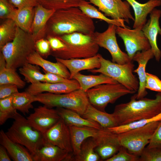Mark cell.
I'll return each mask as SVG.
<instances>
[{"label": "cell", "instance_id": "ba28073f", "mask_svg": "<svg viewBox=\"0 0 161 161\" xmlns=\"http://www.w3.org/2000/svg\"><path fill=\"white\" fill-rule=\"evenodd\" d=\"M86 92L90 104L103 112H105V109L108 104L114 103L123 96L136 92L118 83L99 85Z\"/></svg>", "mask_w": 161, "mask_h": 161}, {"label": "cell", "instance_id": "8992f818", "mask_svg": "<svg viewBox=\"0 0 161 161\" xmlns=\"http://www.w3.org/2000/svg\"><path fill=\"white\" fill-rule=\"evenodd\" d=\"M35 100L48 108H63L82 116L90 103L86 92L80 89L64 94L45 92L35 95Z\"/></svg>", "mask_w": 161, "mask_h": 161}, {"label": "cell", "instance_id": "5bb4252c", "mask_svg": "<svg viewBox=\"0 0 161 161\" xmlns=\"http://www.w3.org/2000/svg\"><path fill=\"white\" fill-rule=\"evenodd\" d=\"M93 138L97 144L95 150L100 158L105 161L117 153L121 146L117 134L111 132L107 129H100L97 136Z\"/></svg>", "mask_w": 161, "mask_h": 161}, {"label": "cell", "instance_id": "ac0fdd59", "mask_svg": "<svg viewBox=\"0 0 161 161\" xmlns=\"http://www.w3.org/2000/svg\"><path fill=\"white\" fill-rule=\"evenodd\" d=\"M154 57L153 52L150 49L146 50L137 52L133 58L132 61L137 62L138 64L137 68L133 71V72L137 74L139 82V88L136 94L137 99L144 98L148 94L145 87L146 67L149 61Z\"/></svg>", "mask_w": 161, "mask_h": 161}, {"label": "cell", "instance_id": "ab89813d", "mask_svg": "<svg viewBox=\"0 0 161 161\" xmlns=\"http://www.w3.org/2000/svg\"><path fill=\"white\" fill-rule=\"evenodd\" d=\"M139 157L129 153L121 146L118 152L106 161H139Z\"/></svg>", "mask_w": 161, "mask_h": 161}, {"label": "cell", "instance_id": "2e32d148", "mask_svg": "<svg viewBox=\"0 0 161 161\" xmlns=\"http://www.w3.org/2000/svg\"><path fill=\"white\" fill-rule=\"evenodd\" d=\"M161 16V10L154 9L150 13V19L142 29L149 41L155 59L158 62L161 58V51L157 43L158 34L161 35V28L159 22Z\"/></svg>", "mask_w": 161, "mask_h": 161}, {"label": "cell", "instance_id": "5b68a950", "mask_svg": "<svg viewBox=\"0 0 161 161\" xmlns=\"http://www.w3.org/2000/svg\"><path fill=\"white\" fill-rule=\"evenodd\" d=\"M13 119L14 120L6 134L13 142L25 147L33 156L46 142L44 135L17 112Z\"/></svg>", "mask_w": 161, "mask_h": 161}, {"label": "cell", "instance_id": "d590c367", "mask_svg": "<svg viewBox=\"0 0 161 161\" xmlns=\"http://www.w3.org/2000/svg\"><path fill=\"white\" fill-rule=\"evenodd\" d=\"M161 121V113L151 118L142 119L127 124L118 126L107 129L111 132L118 134L130 130L142 127L152 122Z\"/></svg>", "mask_w": 161, "mask_h": 161}, {"label": "cell", "instance_id": "74e56055", "mask_svg": "<svg viewBox=\"0 0 161 161\" xmlns=\"http://www.w3.org/2000/svg\"><path fill=\"white\" fill-rule=\"evenodd\" d=\"M13 95L0 99V125L4 123L9 118H13L17 112L13 107Z\"/></svg>", "mask_w": 161, "mask_h": 161}, {"label": "cell", "instance_id": "9a60e30c", "mask_svg": "<svg viewBox=\"0 0 161 161\" xmlns=\"http://www.w3.org/2000/svg\"><path fill=\"white\" fill-rule=\"evenodd\" d=\"M46 141L61 148L72 153L69 126L61 119L44 135Z\"/></svg>", "mask_w": 161, "mask_h": 161}, {"label": "cell", "instance_id": "60d3db41", "mask_svg": "<svg viewBox=\"0 0 161 161\" xmlns=\"http://www.w3.org/2000/svg\"><path fill=\"white\" fill-rule=\"evenodd\" d=\"M17 8L10 4L7 0H0V18L13 20Z\"/></svg>", "mask_w": 161, "mask_h": 161}, {"label": "cell", "instance_id": "f35d334b", "mask_svg": "<svg viewBox=\"0 0 161 161\" xmlns=\"http://www.w3.org/2000/svg\"><path fill=\"white\" fill-rule=\"evenodd\" d=\"M139 161H161V148H145L139 156Z\"/></svg>", "mask_w": 161, "mask_h": 161}, {"label": "cell", "instance_id": "7a4b0ae2", "mask_svg": "<svg viewBox=\"0 0 161 161\" xmlns=\"http://www.w3.org/2000/svg\"><path fill=\"white\" fill-rule=\"evenodd\" d=\"M161 113V92H159L154 99H137L134 95L129 102L116 105L112 114L120 126L151 118Z\"/></svg>", "mask_w": 161, "mask_h": 161}, {"label": "cell", "instance_id": "cb8c5ba5", "mask_svg": "<svg viewBox=\"0 0 161 161\" xmlns=\"http://www.w3.org/2000/svg\"><path fill=\"white\" fill-rule=\"evenodd\" d=\"M28 62L41 67L45 71L60 75L70 79V72L66 66L61 62L54 63L44 59L36 51L27 58Z\"/></svg>", "mask_w": 161, "mask_h": 161}, {"label": "cell", "instance_id": "f907efd6", "mask_svg": "<svg viewBox=\"0 0 161 161\" xmlns=\"http://www.w3.org/2000/svg\"><path fill=\"white\" fill-rule=\"evenodd\" d=\"M85 0V1H89V0Z\"/></svg>", "mask_w": 161, "mask_h": 161}, {"label": "cell", "instance_id": "bcb514c9", "mask_svg": "<svg viewBox=\"0 0 161 161\" xmlns=\"http://www.w3.org/2000/svg\"><path fill=\"white\" fill-rule=\"evenodd\" d=\"M14 7L21 9L27 7H35L38 4V0H7Z\"/></svg>", "mask_w": 161, "mask_h": 161}, {"label": "cell", "instance_id": "30bf717a", "mask_svg": "<svg viewBox=\"0 0 161 161\" xmlns=\"http://www.w3.org/2000/svg\"><path fill=\"white\" fill-rule=\"evenodd\" d=\"M117 26L109 24L107 29L102 32H94L97 43L98 46L107 50L112 58V61L119 64H124L132 61L127 53L122 51L117 43L116 36Z\"/></svg>", "mask_w": 161, "mask_h": 161}, {"label": "cell", "instance_id": "d6986e66", "mask_svg": "<svg viewBox=\"0 0 161 161\" xmlns=\"http://www.w3.org/2000/svg\"><path fill=\"white\" fill-rule=\"evenodd\" d=\"M72 153L47 141L33 155L34 161H62L73 160Z\"/></svg>", "mask_w": 161, "mask_h": 161}, {"label": "cell", "instance_id": "7dc6e473", "mask_svg": "<svg viewBox=\"0 0 161 161\" xmlns=\"http://www.w3.org/2000/svg\"><path fill=\"white\" fill-rule=\"evenodd\" d=\"M46 82L55 83L60 82H66L71 81L72 79L64 78L58 75L47 72L44 71Z\"/></svg>", "mask_w": 161, "mask_h": 161}, {"label": "cell", "instance_id": "44dd1931", "mask_svg": "<svg viewBox=\"0 0 161 161\" xmlns=\"http://www.w3.org/2000/svg\"><path fill=\"white\" fill-rule=\"evenodd\" d=\"M56 61L64 65L69 71L70 79H72L74 75L83 70H92L99 68L101 65L99 54L88 58L64 59L55 58Z\"/></svg>", "mask_w": 161, "mask_h": 161}, {"label": "cell", "instance_id": "e0dca14e", "mask_svg": "<svg viewBox=\"0 0 161 161\" xmlns=\"http://www.w3.org/2000/svg\"><path fill=\"white\" fill-rule=\"evenodd\" d=\"M80 89L78 83L72 79L71 81L66 82L52 83L40 82L31 84L26 91L35 95L45 92L57 94L66 93Z\"/></svg>", "mask_w": 161, "mask_h": 161}, {"label": "cell", "instance_id": "f1b7e54d", "mask_svg": "<svg viewBox=\"0 0 161 161\" xmlns=\"http://www.w3.org/2000/svg\"><path fill=\"white\" fill-rule=\"evenodd\" d=\"M84 13L92 18L99 19L105 21L109 24H113L117 26L126 27L125 20L123 19H115L108 18L92 5L89 1L82 0L78 7Z\"/></svg>", "mask_w": 161, "mask_h": 161}, {"label": "cell", "instance_id": "ffe728a7", "mask_svg": "<svg viewBox=\"0 0 161 161\" xmlns=\"http://www.w3.org/2000/svg\"><path fill=\"white\" fill-rule=\"evenodd\" d=\"M35 9L31 34L36 41L45 38L47 22L55 10L46 8L39 4L35 7Z\"/></svg>", "mask_w": 161, "mask_h": 161}, {"label": "cell", "instance_id": "f6af8a7d", "mask_svg": "<svg viewBox=\"0 0 161 161\" xmlns=\"http://www.w3.org/2000/svg\"><path fill=\"white\" fill-rule=\"evenodd\" d=\"M16 85L8 84L0 85V99L9 97L18 92Z\"/></svg>", "mask_w": 161, "mask_h": 161}, {"label": "cell", "instance_id": "c3c4849f", "mask_svg": "<svg viewBox=\"0 0 161 161\" xmlns=\"http://www.w3.org/2000/svg\"><path fill=\"white\" fill-rule=\"evenodd\" d=\"M50 44L51 50L57 51L64 49L66 47L65 44L59 39L56 37H47L46 38Z\"/></svg>", "mask_w": 161, "mask_h": 161}, {"label": "cell", "instance_id": "ee69618b", "mask_svg": "<svg viewBox=\"0 0 161 161\" xmlns=\"http://www.w3.org/2000/svg\"><path fill=\"white\" fill-rule=\"evenodd\" d=\"M146 147L161 148V121L152 136Z\"/></svg>", "mask_w": 161, "mask_h": 161}, {"label": "cell", "instance_id": "d6a6232c", "mask_svg": "<svg viewBox=\"0 0 161 161\" xmlns=\"http://www.w3.org/2000/svg\"><path fill=\"white\" fill-rule=\"evenodd\" d=\"M8 84L15 85L19 88H23L26 85V82L16 70L7 67L6 62L1 61L0 62V85Z\"/></svg>", "mask_w": 161, "mask_h": 161}, {"label": "cell", "instance_id": "83f0119b", "mask_svg": "<svg viewBox=\"0 0 161 161\" xmlns=\"http://www.w3.org/2000/svg\"><path fill=\"white\" fill-rule=\"evenodd\" d=\"M72 79L78 81L80 85V89L85 92L99 85L118 83L112 78L102 73L98 75H85L79 72L74 75Z\"/></svg>", "mask_w": 161, "mask_h": 161}, {"label": "cell", "instance_id": "7c38bea8", "mask_svg": "<svg viewBox=\"0 0 161 161\" xmlns=\"http://www.w3.org/2000/svg\"><path fill=\"white\" fill-rule=\"evenodd\" d=\"M89 2L97 6L106 16L115 19H123L129 23V20L134 21L131 14L130 5L126 1L122 0H89Z\"/></svg>", "mask_w": 161, "mask_h": 161}, {"label": "cell", "instance_id": "7402d4cb", "mask_svg": "<svg viewBox=\"0 0 161 161\" xmlns=\"http://www.w3.org/2000/svg\"><path fill=\"white\" fill-rule=\"evenodd\" d=\"M131 6L134 12V29H142L146 23L147 16L155 8L161 5V0H149L144 4L136 0H125Z\"/></svg>", "mask_w": 161, "mask_h": 161}, {"label": "cell", "instance_id": "9c48e42d", "mask_svg": "<svg viewBox=\"0 0 161 161\" xmlns=\"http://www.w3.org/2000/svg\"><path fill=\"white\" fill-rule=\"evenodd\" d=\"M160 121L152 122L142 127L117 134L120 144L129 153L139 157L148 144Z\"/></svg>", "mask_w": 161, "mask_h": 161}, {"label": "cell", "instance_id": "f546056e", "mask_svg": "<svg viewBox=\"0 0 161 161\" xmlns=\"http://www.w3.org/2000/svg\"><path fill=\"white\" fill-rule=\"evenodd\" d=\"M96 142L93 137L85 140L81 145L78 154L74 156L73 160L76 161H98L100 157L95 151Z\"/></svg>", "mask_w": 161, "mask_h": 161}, {"label": "cell", "instance_id": "52a82bcc", "mask_svg": "<svg viewBox=\"0 0 161 161\" xmlns=\"http://www.w3.org/2000/svg\"><path fill=\"white\" fill-rule=\"evenodd\" d=\"M100 67L89 70L94 73L103 74L112 78L128 89L136 92L139 86V80L133 73L134 65L132 61L121 64L103 58L99 54Z\"/></svg>", "mask_w": 161, "mask_h": 161}, {"label": "cell", "instance_id": "4fadbf2b", "mask_svg": "<svg viewBox=\"0 0 161 161\" xmlns=\"http://www.w3.org/2000/svg\"><path fill=\"white\" fill-rule=\"evenodd\" d=\"M27 119L31 125L44 135L61 119L56 109L40 106Z\"/></svg>", "mask_w": 161, "mask_h": 161}, {"label": "cell", "instance_id": "836d02e7", "mask_svg": "<svg viewBox=\"0 0 161 161\" xmlns=\"http://www.w3.org/2000/svg\"><path fill=\"white\" fill-rule=\"evenodd\" d=\"M40 69L38 66L28 62L20 67L19 71L24 77L25 81L31 84L46 82L45 74L42 73Z\"/></svg>", "mask_w": 161, "mask_h": 161}, {"label": "cell", "instance_id": "4316f807", "mask_svg": "<svg viewBox=\"0 0 161 161\" xmlns=\"http://www.w3.org/2000/svg\"><path fill=\"white\" fill-rule=\"evenodd\" d=\"M61 118L69 126H88L100 129H102L97 123L83 117L77 112L63 108L56 109Z\"/></svg>", "mask_w": 161, "mask_h": 161}, {"label": "cell", "instance_id": "e575fe53", "mask_svg": "<svg viewBox=\"0 0 161 161\" xmlns=\"http://www.w3.org/2000/svg\"><path fill=\"white\" fill-rule=\"evenodd\" d=\"M4 20L0 25V49L7 43L13 40L18 27L13 19H7Z\"/></svg>", "mask_w": 161, "mask_h": 161}, {"label": "cell", "instance_id": "7bdbcfd3", "mask_svg": "<svg viewBox=\"0 0 161 161\" xmlns=\"http://www.w3.org/2000/svg\"><path fill=\"white\" fill-rule=\"evenodd\" d=\"M36 51L43 57H47L50 55L51 48L48 41L43 38L35 42Z\"/></svg>", "mask_w": 161, "mask_h": 161}, {"label": "cell", "instance_id": "277c9868", "mask_svg": "<svg viewBox=\"0 0 161 161\" xmlns=\"http://www.w3.org/2000/svg\"><path fill=\"white\" fill-rule=\"evenodd\" d=\"M35 42L30 33L17 27L13 40L0 49L7 67L16 70L28 62V57L36 51Z\"/></svg>", "mask_w": 161, "mask_h": 161}, {"label": "cell", "instance_id": "3957f363", "mask_svg": "<svg viewBox=\"0 0 161 161\" xmlns=\"http://www.w3.org/2000/svg\"><path fill=\"white\" fill-rule=\"evenodd\" d=\"M65 45L63 49L51 50L50 55L55 58L64 59L86 58L97 54L99 46L94 35L74 32L57 37Z\"/></svg>", "mask_w": 161, "mask_h": 161}, {"label": "cell", "instance_id": "1f68e13d", "mask_svg": "<svg viewBox=\"0 0 161 161\" xmlns=\"http://www.w3.org/2000/svg\"><path fill=\"white\" fill-rule=\"evenodd\" d=\"M35 95L25 91L18 92L13 95L12 103L14 108L25 115L32 109V103L35 102Z\"/></svg>", "mask_w": 161, "mask_h": 161}, {"label": "cell", "instance_id": "681fc988", "mask_svg": "<svg viewBox=\"0 0 161 161\" xmlns=\"http://www.w3.org/2000/svg\"><path fill=\"white\" fill-rule=\"evenodd\" d=\"M6 149L2 145L0 146V161H11Z\"/></svg>", "mask_w": 161, "mask_h": 161}, {"label": "cell", "instance_id": "6da1fadb", "mask_svg": "<svg viewBox=\"0 0 161 161\" xmlns=\"http://www.w3.org/2000/svg\"><path fill=\"white\" fill-rule=\"evenodd\" d=\"M95 30L92 18L78 7H71L55 11L47 22L45 37H57L76 32L92 34Z\"/></svg>", "mask_w": 161, "mask_h": 161}, {"label": "cell", "instance_id": "8d00e7d4", "mask_svg": "<svg viewBox=\"0 0 161 161\" xmlns=\"http://www.w3.org/2000/svg\"><path fill=\"white\" fill-rule=\"evenodd\" d=\"M82 0H38L45 8L57 10L68 8L78 7Z\"/></svg>", "mask_w": 161, "mask_h": 161}, {"label": "cell", "instance_id": "603a6c76", "mask_svg": "<svg viewBox=\"0 0 161 161\" xmlns=\"http://www.w3.org/2000/svg\"><path fill=\"white\" fill-rule=\"evenodd\" d=\"M0 143L6 149L14 161H34L32 155L24 146L11 140L1 130L0 131Z\"/></svg>", "mask_w": 161, "mask_h": 161}, {"label": "cell", "instance_id": "d4e9b609", "mask_svg": "<svg viewBox=\"0 0 161 161\" xmlns=\"http://www.w3.org/2000/svg\"><path fill=\"white\" fill-rule=\"evenodd\" d=\"M69 127L74 156L79 153L84 141L89 137H96L100 130L88 126H71Z\"/></svg>", "mask_w": 161, "mask_h": 161}, {"label": "cell", "instance_id": "b9f144b4", "mask_svg": "<svg viewBox=\"0 0 161 161\" xmlns=\"http://www.w3.org/2000/svg\"><path fill=\"white\" fill-rule=\"evenodd\" d=\"M145 87L146 89L161 92V80L156 75L146 72Z\"/></svg>", "mask_w": 161, "mask_h": 161}, {"label": "cell", "instance_id": "484cf974", "mask_svg": "<svg viewBox=\"0 0 161 161\" xmlns=\"http://www.w3.org/2000/svg\"><path fill=\"white\" fill-rule=\"evenodd\" d=\"M81 116L84 118L97 123L103 129L119 126L112 114H109L99 110L90 103Z\"/></svg>", "mask_w": 161, "mask_h": 161}, {"label": "cell", "instance_id": "8fae6325", "mask_svg": "<svg viewBox=\"0 0 161 161\" xmlns=\"http://www.w3.org/2000/svg\"><path fill=\"white\" fill-rule=\"evenodd\" d=\"M116 33L122 39L127 54L132 61L137 52L151 49L149 41L141 29L117 26Z\"/></svg>", "mask_w": 161, "mask_h": 161}, {"label": "cell", "instance_id": "4dcf8cb0", "mask_svg": "<svg viewBox=\"0 0 161 161\" xmlns=\"http://www.w3.org/2000/svg\"><path fill=\"white\" fill-rule=\"evenodd\" d=\"M35 14V7H30L17 9L13 20L18 27L31 33Z\"/></svg>", "mask_w": 161, "mask_h": 161}]
</instances>
